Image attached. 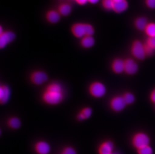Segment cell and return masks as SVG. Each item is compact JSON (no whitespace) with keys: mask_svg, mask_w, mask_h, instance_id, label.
Listing matches in <instances>:
<instances>
[{"mask_svg":"<svg viewBox=\"0 0 155 154\" xmlns=\"http://www.w3.org/2000/svg\"><path fill=\"white\" fill-rule=\"evenodd\" d=\"M132 55L139 60H143L147 56L145 44L139 40H135L132 43L130 48Z\"/></svg>","mask_w":155,"mask_h":154,"instance_id":"5b68a950","label":"cell"},{"mask_svg":"<svg viewBox=\"0 0 155 154\" xmlns=\"http://www.w3.org/2000/svg\"><path fill=\"white\" fill-rule=\"evenodd\" d=\"M70 31L75 38L80 40L86 36H94L95 29L91 24L78 22L72 25Z\"/></svg>","mask_w":155,"mask_h":154,"instance_id":"7a4b0ae2","label":"cell"},{"mask_svg":"<svg viewBox=\"0 0 155 154\" xmlns=\"http://www.w3.org/2000/svg\"><path fill=\"white\" fill-rule=\"evenodd\" d=\"M112 71L116 74H120L124 72V60L120 58L113 60L111 64Z\"/></svg>","mask_w":155,"mask_h":154,"instance_id":"5bb4252c","label":"cell"},{"mask_svg":"<svg viewBox=\"0 0 155 154\" xmlns=\"http://www.w3.org/2000/svg\"><path fill=\"white\" fill-rule=\"evenodd\" d=\"M114 1V2H117V1H120V0H113Z\"/></svg>","mask_w":155,"mask_h":154,"instance_id":"4dcf8cb0","label":"cell"},{"mask_svg":"<svg viewBox=\"0 0 155 154\" xmlns=\"http://www.w3.org/2000/svg\"><path fill=\"white\" fill-rule=\"evenodd\" d=\"M132 144L137 149L149 145L150 139L145 133H137L132 138Z\"/></svg>","mask_w":155,"mask_h":154,"instance_id":"8992f818","label":"cell"},{"mask_svg":"<svg viewBox=\"0 0 155 154\" xmlns=\"http://www.w3.org/2000/svg\"><path fill=\"white\" fill-rule=\"evenodd\" d=\"M16 38V35L14 32L10 30H4L0 33V48L4 49L14 41Z\"/></svg>","mask_w":155,"mask_h":154,"instance_id":"ba28073f","label":"cell"},{"mask_svg":"<svg viewBox=\"0 0 155 154\" xmlns=\"http://www.w3.org/2000/svg\"><path fill=\"white\" fill-rule=\"evenodd\" d=\"M6 124L10 129L16 130L21 128L22 122L20 119L17 116H11L7 120Z\"/></svg>","mask_w":155,"mask_h":154,"instance_id":"e0dca14e","label":"cell"},{"mask_svg":"<svg viewBox=\"0 0 155 154\" xmlns=\"http://www.w3.org/2000/svg\"><path fill=\"white\" fill-rule=\"evenodd\" d=\"M65 98L64 89L57 81H53L45 86L41 94V100L46 105L56 106L60 105Z\"/></svg>","mask_w":155,"mask_h":154,"instance_id":"6da1fadb","label":"cell"},{"mask_svg":"<svg viewBox=\"0 0 155 154\" xmlns=\"http://www.w3.org/2000/svg\"><path fill=\"white\" fill-rule=\"evenodd\" d=\"M29 81L35 86H40L46 83L49 79L48 75L41 70H34L29 75Z\"/></svg>","mask_w":155,"mask_h":154,"instance_id":"277c9868","label":"cell"},{"mask_svg":"<svg viewBox=\"0 0 155 154\" xmlns=\"http://www.w3.org/2000/svg\"><path fill=\"white\" fill-rule=\"evenodd\" d=\"M95 44V39L94 36H86L80 39L79 45L84 49H90Z\"/></svg>","mask_w":155,"mask_h":154,"instance_id":"2e32d148","label":"cell"},{"mask_svg":"<svg viewBox=\"0 0 155 154\" xmlns=\"http://www.w3.org/2000/svg\"><path fill=\"white\" fill-rule=\"evenodd\" d=\"M150 100L152 102L155 104V89H154L152 91V92H151L150 96Z\"/></svg>","mask_w":155,"mask_h":154,"instance_id":"f1b7e54d","label":"cell"},{"mask_svg":"<svg viewBox=\"0 0 155 154\" xmlns=\"http://www.w3.org/2000/svg\"><path fill=\"white\" fill-rule=\"evenodd\" d=\"M138 154H153V150L150 145L146 146L137 149Z\"/></svg>","mask_w":155,"mask_h":154,"instance_id":"484cf974","label":"cell"},{"mask_svg":"<svg viewBox=\"0 0 155 154\" xmlns=\"http://www.w3.org/2000/svg\"><path fill=\"white\" fill-rule=\"evenodd\" d=\"M144 31L148 37H155V23H148Z\"/></svg>","mask_w":155,"mask_h":154,"instance_id":"7402d4cb","label":"cell"},{"mask_svg":"<svg viewBox=\"0 0 155 154\" xmlns=\"http://www.w3.org/2000/svg\"><path fill=\"white\" fill-rule=\"evenodd\" d=\"M57 11L61 16H68L72 12V6L68 2H64L59 5Z\"/></svg>","mask_w":155,"mask_h":154,"instance_id":"ffe728a7","label":"cell"},{"mask_svg":"<svg viewBox=\"0 0 155 154\" xmlns=\"http://www.w3.org/2000/svg\"><path fill=\"white\" fill-rule=\"evenodd\" d=\"M139 66L137 63L132 59L124 60V72L129 75H133L137 73Z\"/></svg>","mask_w":155,"mask_h":154,"instance_id":"4fadbf2b","label":"cell"},{"mask_svg":"<svg viewBox=\"0 0 155 154\" xmlns=\"http://www.w3.org/2000/svg\"><path fill=\"white\" fill-rule=\"evenodd\" d=\"M61 16L58 11L55 10H50L46 13L45 19L47 22L51 24H55L61 20Z\"/></svg>","mask_w":155,"mask_h":154,"instance_id":"9a60e30c","label":"cell"},{"mask_svg":"<svg viewBox=\"0 0 155 154\" xmlns=\"http://www.w3.org/2000/svg\"><path fill=\"white\" fill-rule=\"evenodd\" d=\"M60 154H78V152L76 149L72 146H66L62 149Z\"/></svg>","mask_w":155,"mask_h":154,"instance_id":"cb8c5ba5","label":"cell"},{"mask_svg":"<svg viewBox=\"0 0 155 154\" xmlns=\"http://www.w3.org/2000/svg\"><path fill=\"white\" fill-rule=\"evenodd\" d=\"M124 101L127 105H130L135 102V97L133 93L127 92L123 95Z\"/></svg>","mask_w":155,"mask_h":154,"instance_id":"603a6c76","label":"cell"},{"mask_svg":"<svg viewBox=\"0 0 155 154\" xmlns=\"http://www.w3.org/2000/svg\"><path fill=\"white\" fill-rule=\"evenodd\" d=\"M148 23H149L147 19L143 17H140L137 18L134 23L136 28L139 31H145Z\"/></svg>","mask_w":155,"mask_h":154,"instance_id":"44dd1931","label":"cell"},{"mask_svg":"<svg viewBox=\"0 0 155 154\" xmlns=\"http://www.w3.org/2000/svg\"><path fill=\"white\" fill-rule=\"evenodd\" d=\"M93 114V109L89 106L84 107L76 114V119L78 122H84L89 119Z\"/></svg>","mask_w":155,"mask_h":154,"instance_id":"7c38bea8","label":"cell"},{"mask_svg":"<svg viewBox=\"0 0 155 154\" xmlns=\"http://www.w3.org/2000/svg\"><path fill=\"white\" fill-rule=\"evenodd\" d=\"M114 145L113 141L107 140L101 143L97 147L98 154H111L114 153Z\"/></svg>","mask_w":155,"mask_h":154,"instance_id":"30bf717a","label":"cell"},{"mask_svg":"<svg viewBox=\"0 0 155 154\" xmlns=\"http://www.w3.org/2000/svg\"><path fill=\"white\" fill-rule=\"evenodd\" d=\"M107 88L105 84L99 81H94L89 84L88 87V93L94 99H101L107 94Z\"/></svg>","mask_w":155,"mask_h":154,"instance_id":"3957f363","label":"cell"},{"mask_svg":"<svg viewBox=\"0 0 155 154\" xmlns=\"http://www.w3.org/2000/svg\"><path fill=\"white\" fill-rule=\"evenodd\" d=\"M33 149L36 154H49L51 151L50 144L43 140L36 142L33 146Z\"/></svg>","mask_w":155,"mask_h":154,"instance_id":"9c48e42d","label":"cell"},{"mask_svg":"<svg viewBox=\"0 0 155 154\" xmlns=\"http://www.w3.org/2000/svg\"><path fill=\"white\" fill-rule=\"evenodd\" d=\"M147 7L151 9H155V0H145Z\"/></svg>","mask_w":155,"mask_h":154,"instance_id":"4316f807","label":"cell"},{"mask_svg":"<svg viewBox=\"0 0 155 154\" xmlns=\"http://www.w3.org/2000/svg\"><path fill=\"white\" fill-rule=\"evenodd\" d=\"M73 1L75 2V3H77L78 5H81V6H84L88 2V0H73Z\"/></svg>","mask_w":155,"mask_h":154,"instance_id":"83f0119b","label":"cell"},{"mask_svg":"<svg viewBox=\"0 0 155 154\" xmlns=\"http://www.w3.org/2000/svg\"><path fill=\"white\" fill-rule=\"evenodd\" d=\"M11 96V90L8 85L1 84L0 85V103L5 105L8 103Z\"/></svg>","mask_w":155,"mask_h":154,"instance_id":"8fae6325","label":"cell"},{"mask_svg":"<svg viewBox=\"0 0 155 154\" xmlns=\"http://www.w3.org/2000/svg\"><path fill=\"white\" fill-rule=\"evenodd\" d=\"M100 1V0H88V2L91 4H96Z\"/></svg>","mask_w":155,"mask_h":154,"instance_id":"f546056e","label":"cell"},{"mask_svg":"<svg viewBox=\"0 0 155 154\" xmlns=\"http://www.w3.org/2000/svg\"><path fill=\"white\" fill-rule=\"evenodd\" d=\"M111 154H117V153H114H114H111Z\"/></svg>","mask_w":155,"mask_h":154,"instance_id":"1f68e13d","label":"cell"},{"mask_svg":"<svg viewBox=\"0 0 155 154\" xmlns=\"http://www.w3.org/2000/svg\"><path fill=\"white\" fill-rule=\"evenodd\" d=\"M129 7V4L127 0H120L114 2L113 11L116 13L121 14L126 11Z\"/></svg>","mask_w":155,"mask_h":154,"instance_id":"ac0fdd59","label":"cell"},{"mask_svg":"<svg viewBox=\"0 0 155 154\" xmlns=\"http://www.w3.org/2000/svg\"><path fill=\"white\" fill-rule=\"evenodd\" d=\"M114 2L113 0H102L101 4L104 9L108 11L113 10Z\"/></svg>","mask_w":155,"mask_h":154,"instance_id":"d4e9b609","label":"cell"},{"mask_svg":"<svg viewBox=\"0 0 155 154\" xmlns=\"http://www.w3.org/2000/svg\"><path fill=\"white\" fill-rule=\"evenodd\" d=\"M144 44L147 55H152L155 52V37H148Z\"/></svg>","mask_w":155,"mask_h":154,"instance_id":"d6986e66","label":"cell"},{"mask_svg":"<svg viewBox=\"0 0 155 154\" xmlns=\"http://www.w3.org/2000/svg\"><path fill=\"white\" fill-rule=\"evenodd\" d=\"M127 104L123 96H114L111 98L109 102V106L114 112H120L124 110Z\"/></svg>","mask_w":155,"mask_h":154,"instance_id":"52a82bcc","label":"cell"}]
</instances>
